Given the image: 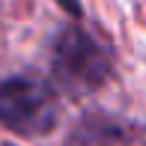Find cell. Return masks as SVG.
I'll return each mask as SVG.
<instances>
[{
	"label": "cell",
	"instance_id": "2",
	"mask_svg": "<svg viewBox=\"0 0 146 146\" xmlns=\"http://www.w3.org/2000/svg\"><path fill=\"white\" fill-rule=\"evenodd\" d=\"M60 104L48 81L36 75H12L0 81V125L21 137H45L57 125Z\"/></svg>",
	"mask_w": 146,
	"mask_h": 146
},
{
	"label": "cell",
	"instance_id": "1",
	"mask_svg": "<svg viewBox=\"0 0 146 146\" xmlns=\"http://www.w3.org/2000/svg\"><path fill=\"white\" fill-rule=\"evenodd\" d=\"M48 66H51V84L54 92L66 96H92L108 84L113 72V54L90 36L81 24H66L51 39L48 48Z\"/></svg>",
	"mask_w": 146,
	"mask_h": 146
},
{
	"label": "cell",
	"instance_id": "3",
	"mask_svg": "<svg viewBox=\"0 0 146 146\" xmlns=\"http://www.w3.org/2000/svg\"><path fill=\"white\" fill-rule=\"evenodd\" d=\"M140 122L104 113V110H92L72 125L66 146H140Z\"/></svg>",
	"mask_w": 146,
	"mask_h": 146
},
{
	"label": "cell",
	"instance_id": "5",
	"mask_svg": "<svg viewBox=\"0 0 146 146\" xmlns=\"http://www.w3.org/2000/svg\"><path fill=\"white\" fill-rule=\"evenodd\" d=\"M0 146H18V143H0Z\"/></svg>",
	"mask_w": 146,
	"mask_h": 146
},
{
	"label": "cell",
	"instance_id": "4",
	"mask_svg": "<svg viewBox=\"0 0 146 146\" xmlns=\"http://www.w3.org/2000/svg\"><path fill=\"white\" fill-rule=\"evenodd\" d=\"M57 3L63 6V9L69 12L72 18H81V15H84V9H81V0H57Z\"/></svg>",
	"mask_w": 146,
	"mask_h": 146
}]
</instances>
